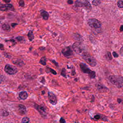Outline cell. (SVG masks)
Wrapping results in <instances>:
<instances>
[{"label": "cell", "instance_id": "1", "mask_svg": "<svg viewBox=\"0 0 123 123\" xmlns=\"http://www.w3.org/2000/svg\"><path fill=\"white\" fill-rule=\"evenodd\" d=\"M109 79L110 82L118 88L123 87V78L116 75H110Z\"/></svg>", "mask_w": 123, "mask_h": 123}, {"label": "cell", "instance_id": "2", "mask_svg": "<svg viewBox=\"0 0 123 123\" xmlns=\"http://www.w3.org/2000/svg\"><path fill=\"white\" fill-rule=\"evenodd\" d=\"M83 59L89 65L91 66H96V61L95 59L87 52H85L82 54Z\"/></svg>", "mask_w": 123, "mask_h": 123}, {"label": "cell", "instance_id": "3", "mask_svg": "<svg viewBox=\"0 0 123 123\" xmlns=\"http://www.w3.org/2000/svg\"><path fill=\"white\" fill-rule=\"evenodd\" d=\"M75 5L77 7H84L89 10L92 9L91 5L87 0H77L75 2Z\"/></svg>", "mask_w": 123, "mask_h": 123}, {"label": "cell", "instance_id": "4", "mask_svg": "<svg viewBox=\"0 0 123 123\" xmlns=\"http://www.w3.org/2000/svg\"><path fill=\"white\" fill-rule=\"evenodd\" d=\"M4 70L6 73L9 75L15 74L18 72V70L16 67L9 64L5 65Z\"/></svg>", "mask_w": 123, "mask_h": 123}, {"label": "cell", "instance_id": "5", "mask_svg": "<svg viewBox=\"0 0 123 123\" xmlns=\"http://www.w3.org/2000/svg\"><path fill=\"white\" fill-rule=\"evenodd\" d=\"M88 24L91 28L94 29L100 28L102 25L101 22L95 19H89L88 21Z\"/></svg>", "mask_w": 123, "mask_h": 123}, {"label": "cell", "instance_id": "6", "mask_svg": "<svg viewBox=\"0 0 123 123\" xmlns=\"http://www.w3.org/2000/svg\"><path fill=\"white\" fill-rule=\"evenodd\" d=\"M72 48L74 51L78 54L82 53L84 51V48L81 43L78 42L74 43L73 45Z\"/></svg>", "mask_w": 123, "mask_h": 123}, {"label": "cell", "instance_id": "7", "mask_svg": "<svg viewBox=\"0 0 123 123\" xmlns=\"http://www.w3.org/2000/svg\"><path fill=\"white\" fill-rule=\"evenodd\" d=\"M48 98L49 102L52 105H54L57 104L58 99L54 93L52 92H49L48 93Z\"/></svg>", "mask_w": 123, "mask_h": 123}, {"label": "cell", "instance_id": "8", "mask_svg": "<svg viewBox=\"0 0 123 123\" xmlns=\"http://www.w3.org/2000/svg\"><path fill=\"white\" fill-rule=\"evenodd\" d=\"M62 53L63 54L66 58H69L72 57L73 55V53L72 49L70 47H67L63 49L62 50Z\"/></svg>", "mask_w": 123, "mask_h": 123}, {"label": "cell", "instance_id": "9", "mask_svg": "<svg viewBox=\"0 0 123 123\" xmlns=\"http://www.w3.org/2000/svg\"><path fill=\"white\" fill-rule=\"evenodd\" d=\"M0 10L1 11H7L8 10L14 11L15 10V8L12 5L10 4H7L5 5L0 4Z\"/></svg>", "mask_w": 123, "mask_h": 123}, {"label": "cell", "instance_id": "10", "mask_svg": "<svg viewBox=\"0 0 123 123\" xmlns=\"http://www.w3.org/2000/svg\"><path fill=\"white\" fill-rule=\"evenodd\" d=\"M80 67L82 72L84 73L89 74L92 70L89 69L87 65L84 63H81L80 64Z\"/></svg>", "mask_w": 123, "mask_h": 123}, {"label": "cell", "instance_id": "11", "mask_svg": "<svg viewBox=\"0 0 123 123\" xmlns=\"http://www.w3.org/2000/svg\"><path fill=\"white\" fill-rule=\"evenodd\" d=\"M96 87H97V89L99 92H102V93L106 92L108 90V88L101 84H97Z\"/></svg>", "mask_w": 123, "mask_h": 123}, {"label": "cell", "instance_id": "12", "mask_svg": "<svg viewBox=\"0 0 123 123\" xmlns=\"http://www.w3.org/2000/svg\"><path fill=\"white\" fill-rule=\"evenodd\" d=\"M35 107L37 109L39 112L42 115H44L46 113V109L42 106L38 105L35 104L34 105Z\"/></svg>", "mask_w": 123, "mask_h": 123}, {"label": "cell", "instance_id": "13", "mask_svg": "<svg viewBox=\"0 0 123 123\" xmlns=\"http://www.w3.org/2000/svg\"><path fill=\"white\" fill-rule=\"evenodd\" d=\"M40 15L42 17L43 19L45 20H48L49 17L48 12L44 10H42L40 11Z\"/></svg>", "mask_w": 123, "mask_h": 123}, {"label": "cell", "instance_id": "14", "mask_svg": "<svg viewBox=\"0 0 123 123\" xmlns=\"http://www.w3.org/2000/svg\"><path fill=\"white\" fill-rule=\"evenodd\" d=\"M19 110L20 113L22 114H25L26 113V108L25 105L22 104H19Z\"/></svg>", "mask_w": 123, "mask_h": 123}, {"label": "cell", "instance_id": "15", "mask_svg": "<svg viewBox=\"0 0 123 123\" xmlns=\"http://www.w3.org/2000/svg\"><path fill=\"white\" fill-rule=\"evenodd\" d=\"M19 97L20 99L22 100H25L27 98L28 94L26 91H22L19 94Z\"/></svg>", "mask_w": 123, "mask_h": 123}, {"label": "cell", "instance_id": "16", "mask_svg": "<svg viewBox=\"0 0 123 123\" xmlns=\"http://www.w3.org/2000/svg\"><path fill=\"white\" fill-rule=\"evenodd\" d=\"M28 38L29 39L30 41H33V40L34 39V35L32 31H29L28 34Z\"/></svg>", "mask_w": 123, "mask_h": 123}, {"label": "cell", "instance_id": "17", "mask_svg": "<svg viewBox=\"0 0 123 123\" xmlns=\"http://www.w3.org/2000/svg\"><path fill=\"white\" fill-rule=\"evenodd\" d=\"M2 29L3 30L6 31H9L10 30V27L8 24H4L2 26Z\"/></svg>", "mask_w": 123, "mask_h": 123}, {"label": "cell", "instance_id": "18", "mask_svg": "<svg viewBox=\"0 0 123 123\" xmlns=\"http://www.w3.org/2000/svg\"><path fill=\"white\" fill-rule=\"evenodd\" d=\"M46 61L47 60L46 57L44 56L40 59L39 61V63L43 65H46Z\"/></svg>", "mask_w": 123, "mask_h": 123}, {"label": "cell", "instance_id": "19", "mask_svg": "<svg viewBox=\"0 0 123 123\" xmlns=\"http://www.w3.org/2000/svg\"><path fill=\"white\" fill-rule=\"evenodd\" d=\"M89 77L91 79L95 78L96 77V73L94 71H92V72L89 74Z\"/></svg>", "mask_w": 123, "mask_h": 123}, {"label": "cell", "instance_id": "20", "mask_svg": "<svg viewBox=\"0 0 123 123\" xmlns=\"http://www.w3.org/2000/svg\"><path fill=\"white\" fill-rule=\"evenodd\" d=\"M101 3V1L100 0H93L92 2V4L95 6H97L100 5Z\"/></svg>", "mask_w": 123, "mask_h": 123}, {"label": "cell", "instance_id": "21", "mask_svg": "<svg viewBox=\"0 0 123 123\" xmlns=\"http://www.w3.org/2000/svg\"><path fill=\"white\" fill-rule=\"evenodd\" d=\"M47 68L48 69L49 72L51 73H52L53 74L55 75H57V73H56V71H55L54 70L51 69V68H49V67H47Z\"/></svg>", "mask_w": 123, "mask_h": 123}, {"label": "cell", "instance_id": "22", "mask_svg": "<svg viewBox=\"0 0 123 123\" xmlns=\"http://www.w3.org/2000/svg\"><path fill=\"white\" fill-rule=\"evenodd\" d=\"M117 5L119 8H123V0H119L117 3Z\"/></svg>", "mask_w": 123, "mask_h": 123}, {"label": "cell", "instance_id": "23", "mask_svg": "<svg viewBox=\"0 0 123 123\" xmlns=\"http://www.w3.org/2000/svg\"><path fill=\"white\" fill-rule=\"evenodd\" d=\"M30 121L29 118L27 117H25L22 118V123H29Z\"/></svg>", "mask_w": 123, "mask_h": 123}, {"label": "cell", "instance_id": "24", "mask_svg": "<svg viewBox=\"0 0 123 123\" xmlns=\"http://www.w3.org/2000/svg\"><path fill=\"white\" fill-rule=\"evenodd\" d=\"M61 75L64 77H66V70L65 68H63L62 69Z\"/></svg>", "mask_w": 123, "mask_h": 123}, {"label": "cell", "instance_id": "25", "mask_svg": "<svg viewBox=\"0 0 123 123\" xmlns=\"http://www.w3.org/2000/svg\"><path fill=\"white\" fill-rule=\"evenodd\" d=\"M13 63H14V64H16V65H18L19 66H20V65H22L23 63V62H21V60H16V61H13Z\"/></svg>", "mask_w": 123, "mask_h": 123}, {"label": "cell", "instance_id": "26", "mask_svg": "<svg viewBox=\"0 0 123 123\" xmlns=\"http://www.w3.org/2000/svg\"><path fill=\"white\" fill-rule=\"evenodd\" d=\"M19 5L21 7H24L25 6V2L24 0H20L19 2Z\"/></svg>", "mask_w": 123, "mask_h": 123}, {"label": "cell", "instance_id": "27", "mask_svg": "<svg viewBox=\"0 0 123 123\" xmlns=\"http://www.w3.org/2000/svg\"><path fill=\"white\" fill-rule=\"evenodd\" d=\"M107 56L108 58V59H109V60H111L112 59V57L111 53H110V52H108L107 53Z\"/></svg>", "mask_w": 123, "mask_h": 123}, {"label": "cell", "instance_id": "28", "mask_svg": "<svg viewBox=\"0 0 123 123\" xmlns=\"http://www.w3.org/2000/svg\"><path fill=\"white\" fill-rule=\"evenodd\" d=\"M16 39L19 42H21V41H23L24 40V38L22 36H19V37H16Z\"/></svg>", "mask_w": 123, "mask_h": 123}, {"label": "cell", "instance_id": "29", "mask_svg": "<svg viewBox=\"0 0 123 123\" xmlns=\"http://www.w3.org/2000/svg\"><path fill=\"white\" fill-rule=\"evenodd\" d=\"M9 114V113L7 111H3L2 114V116L4 117L7 116Z\"/></svg>", "mask_w": 123, "mask_h": 123}, {"label": "cell", "instance_id": "30", "mask_svg": "<svg viewBox=\"0 0 123 123\" xmlns=\"http://www.w3.org/2000/svg\"><path fill=\"white\" fill-rule=\"evenodd\" d=\"M101 117L100 114H96L94 116V118L96 120H99L100 119Z\"/></svg>", "mask_w": 123, "mask_h": 123}, {"label": "cell", "instance_id": "31", "mask_svg": "<svg viewBox=\"0 0 123 123\" xmlns=\"http://www.w3.org/2000/svg\"><path fill=\"white\" fill-rule=\"evenodd\" d=\"M112 54H113V55L114 58H117L118 57V54L116 52H113V53H112Z\"/></svg>", "mask_w": 123, "mask_h": 123}, {"label": "cell", "instance_id": "32", "mask_svg": "<svg viewBox=\"0 0 123 123\" xmlns=\"http://www.w3.org/2000/svg\"><path fill=\"white\" fill-rule=\"evenodd\" d=\"M60 123H66V122L64 118H63V117H61L60 119Z\"/></svg>", "mask_w": 123, "mask_h": 123}, {"label": "cell", "instance_id": "33", "mask_svg": "<svg viewBox=\"0 0 123 123\" xmlns=\"http://www.w3.org/2000/svg\"><path fill=\"white\" fill-rule=\"evenodd\" d=\"M67 3L69 5H72L73 3V1L72 0H68L67 1Z\"/></svg>", "mask_w": 123, "mask_h": 123}, {"label": "cell", "instance_id": "34", "mask_svg": "<svg viewBox=\"0 0 123 123\" xmlns=\"http://www.w3.org/2000/svg\"><path fill=\"white\" fill-rule=\"evenodd\" d=\"M52 63H53L56 66H57V67L59 66L57 62H56L55 60H53L52 61Z\"/></svg>", "mask_w": 123, "mask_h": 123}, {"label": "cell", "instance_id": "35", "mask_svg": "<svg viewBox=\"0 0 123 123\" xmlns=\"http://www.w3.org/2000/svg\"><path fill=\"white\" fill-rule=\"evenodd\" d=\"M3 2L6 3H9L10 2L11 0H3Z\"/></svg>", "mask_w": 123, "mask_h": 123}, {"label": "cell", "instance_id": "36", "mask_svg": "<svg viewBox=\"0 0 123 123\" xmlns=\"http://www.w3.org/2000/svg\"><path fill=\"white\" fill-rule=\"evenodd\" d=\"M17 25H18V24H17L14 23H12L11 24V26H12V27H13V28H14Z\"/></svg>", "mask_w": 123, "mask_h": 123}, {"label": "cell", "instance_id": "37", "mask_svg": "<svg viewBox=\"0 0 123 123\" xmlns=\"http://www.w3.org/2000/svg\"><path fill=\"white\" fill-rule=\"evenodd\" d=\"M0 49L1 50H4V46L2 44H0Z\"/></svg>", "mask_w": 123, "mask_h": 123}, {"label": "cell", "instance_id": "38", "mask_svg": "<svg viewBox=\"0 0 123 123\" xmlns=\"http://www.w3.org/2000/svg\"><path fill=\"white\" fill-rule=\"evenodd\" d=\"M119 30H120V31H123V25H122L121 26V27H120Z\"/></svg>", "mask_w": 123, "mask_h": 123}, {"label": "cell", "instance_id": "39", "mask_svg": "<svg viewBox=\"0 0 123 123\" xmlns=\"http://www.w3.org/2000/svg\"><path fill=\"white\" fill-rule=\"evenodd\" d=\"M117 102L119 103H120L122 102V100L120 98H118L117 99Z\"/></svg>", "mask_w": 123, "mask_h": 123}, {"label": "cell", "instance_id": "40", "mask_svg": "<svg viewBox=\"0 0 123 123\" xmlns=\"http://www.w3.org/2000/svg\"><path fill=\"white\" fill-rule=\"evenodd\" d=\"M42 94H44L45 93V92L44 91H42Z\"/></svg>", "mask_w": 123, "mask_h": 123}, {"label": "cell", "instance_id": "41", "mask_svg": "<svg viewBox=\"0 0 123 123\" xmlns=\"http://www.w3.org/2000/svg\"><path fill=\"white\" fill-rule=\"evenodd\" d=\"M122 118H123V116H122Z\"/></svg>", "mask_w": 123, "mask_h": 123}]
</instances>
